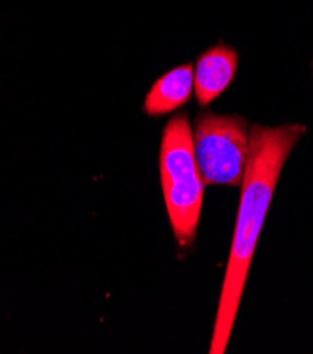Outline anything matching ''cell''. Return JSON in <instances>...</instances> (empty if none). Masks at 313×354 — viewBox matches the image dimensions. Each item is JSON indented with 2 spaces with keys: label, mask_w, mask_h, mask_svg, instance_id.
<instances>
[{
  "label": "cell",
  "mask_w": 313,
  "mask_h": 354,
  "mask_svg": "<svg viewBox=\"0 0 313 354\" xmlns=\"http://www.w3.org/2000/svg\"><path fill=\"white\" fill-rule=\"evenodd\" d=\"M305 133L306 126L298 123L276 127L256 124L250 130L249 161L241 184L233 243L209 350L211 354L226 353L278 178Z\"/></svg>",
  "instance_id": "cell-1"
},
{
  "label": "cell",
  "mask_w": 313,
  "mask_h": 354,
  "mask_svg": "<svg viewBox=\"0 0 313 354\" xmlns=\"http://www.w3.org/2000/svg\"><path fill=\"white\" fill-rule=\"evenodd\" d=\"M237 68V54L229 47L207 50L193 69V91L200 106L214 102L230 85Z\"/></svg>",
  "instance_id": "cell-4"
},
{
  "label": "cell",
  "mask_w": 313,
  "mask_h": 354,
  "mask_svg": "<svg viewBox=\"0 0 313 354\" xmlns=\"http://www.w3.org/2000/svg\"><path fill=\"white\" fill-rule=\"evenodd\" d=\"M193 151L206 185L241 187L250 151L245 119L205 113L195 122Z\"/></svg>",
  "instance_id": "cell-3"
},
{
  "label": "cell",
  "mask_w": 313,
  "mask_h": 354,
  "mask_svg": "<svg viewBox=\"0 0 313 354\" xmlns=\"http://www.w3.org/2000/svg\"><path fill=\"white\" fill-rule=\"evenodd\" d=\"M193 91V66L181 65L161 77L150 89L144 111L150 116H160L185 104Z\"/></svg>",
  "instance_id": "cell-5"
},
{
  "label": "cell",
  "mask_w": 313,
  "mask_h": 354,
  "mask_svg": "<svg viewBox=\"0 0 313 354\" xmlns=\"http://www.w3.org/2000/svg\"><path fill=\"white\" fill-rule=\"evenodd\" d=\"M161 185L171 227L182 249L192 245L200 218L205 183L193 151V137L185 113L165 126L160 153Z\"/></svg>",
  "instance_id": "cell-2"
}]
</instances>
